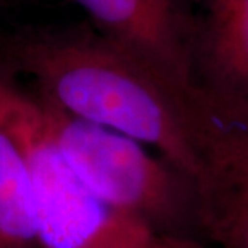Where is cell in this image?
Here are the masks:
<instances>
[{"label": "cell", "mask_w": 248, "mask_h": 248, "mask_svg": "<svg viewBox=\"0 0 248 248\" xmlns=\"http://www.w3.org/2000/svg\"><path fill=\"white\" fill-rule=\"evenodd\" d=\"M0 76L23 79L29 92L68 115L155 148L193 184L192 91L176 87L89 23L0 29Z\"/></svg>", "instance_id": "cell-1"}, {"label": "cell", "mask_w": 248, "mask_h": 248, "mask_svg": "<svg viewBox=\"0 0 248 248\" xmlns=\"http://www.w3.org/2000/svg\"><path fill=\"white\" fill-rule=\"evenodd\" d=\"M0 129L26 160L42 248H197L110 206L74 174L28 89L0 76Z\"/></svg>", "instance_id": "cell-2"}, {"label": "cell", "mask_w": 248, "mask_h": 248, "mask_svg": "<svg viewBox=\"0 0 248 248\" xmlns=\"http://www.w3.org/2000/svg\"><path fill=\"white\" fill-rule=\"evenodd\" d=\"M34 97L57 148L89 190L116 210L177 237L172 231L179 217L190 203L195 206V192L184 186L192 184L184 174L155 158L140 142Z\"/></svg>", "instance_id": "cell-3"}, {"label": "cell", "mask_w": 248, "mask_h": 248, "mask_svg": "<svg viewBox=\"0 0 248 248\" xmlns=\"http://www.w3.org/2000/svg\"><path fill=\"white\" fill-rule=\"evenodd\" d=\"M195 216L217 248H248V107L190 92Z\"/></svg>", "instance_id": "cell-4"}, {"label": "cell", "mask_w": 248, "mask_h": 248, "mask_svg": "<svg viewBox=\"0 0 248 248\" xmlns=\"http://www.w3.org/2000/svg\"><path fill=\"white\" fill-rule=\"evenodd\" d=\"M89 24L182 91L193 89L197 0H71Z\"/></svg>", "instance_id": "cell-5"}, {"label": "cell", "mask_w": 248, "mask_h": 248, "mask_svg": "<svg viewBox=\"0 0 248 248\" xmlns=\"http://www.w3.org/2000/svg\"><path fill=\"white\" fill-rule=\"evenodd\" d=\"M193 87L248 107V0H197Z\"/></svg>", "instance_id": "cell-6"}, {"label": "cell", "mask_w": 248, "mask_h": 248, "mask_svg": "<svg viewBox=\"0 0 248 248\" xmlns=\"http://www.w3.org/2000/svg\"><path fill=\"white\" fill-rule=\"evenodd\" d=\"M0 248H42L26 160L0 129Z\"/></svg>", "instance_id": "cell-7"}]
</instances>
